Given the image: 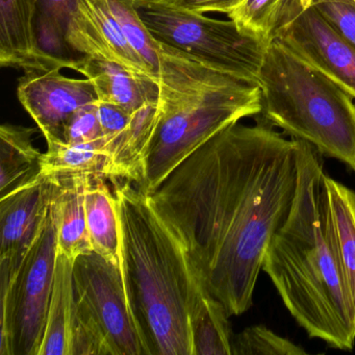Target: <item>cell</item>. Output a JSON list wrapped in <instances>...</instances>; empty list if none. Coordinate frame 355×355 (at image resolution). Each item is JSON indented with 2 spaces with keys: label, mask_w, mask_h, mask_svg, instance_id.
Segmentation results:
<instances>
[{
  "label": "cell",
  "mask_w": 355,
  "mask_h": 355,
  "mask_svg": "<svg viewBox=\"0 0 355 355\" xmlns=\"http://www.w3.org/2000/svg\"><path fill=\"white\" fill-rule=\"evenodd\" d=\"M66 39L74 53L113 62L139 78L153 80L126 41L109 0H78Z\"/></svg>",
  "instance_id": "cell-12"
},
{
  "label": "cell",
  "mask_w": 355,
  "mask_h": 355,
  "mask_svg": "<svg viewBox=\"0 0 355 355\" xmlns=\"http://www.w3.org/2000/svg\"><path fill=\"white\" fill-rule=\"evenodd\" d=\"M103 130L97 117L96 103L80 107L68 123L65 143L86 144L103 138Z\"/></svg>",
  "instance_id": "cell-29"
},
{
  "label": "cell",
  "mask_w": 355,
  "mask_h": 355,
  "mask_svg": "<svg viewBox=\"0 0 355 355\" xmlns=\"http://www.w3.org/2000/svg\"><path fill=\"white\" fill-rule=\"evenodd\" d=\"M53 182L41 175L0 200V268L16 276L42 232L51 211Z\"/></svg>",
  "instance_id": "cell-11"
},
{
  "label": "cell",
  "mask_w": 355,
  "mask_h": 355,
  "mask_svg": "<svg viewBox=\"0 0 355 355\" xmlns=\"http://www.w3.org/2000/svg\"><path fill=\"white\" fill-rule=\"evenodd\" d=\"M297 186V139L259 120L218 132L149 195L184 239L207 290L240 315L252 306L266 250Z\"/></svg>",
  "instance_id": "cell-1"
},
{
  "label": "cell",
  "mask_w": 355,
  "mask_h": 355,
  "mask_svg": "<svg viewBox=\"0 0 355 355\" xmlns=\"http://www.w3.org/2000/svg\"><path fill=\"white\" fill-rule=\"evenodd\" d=\"M121 268L130 307L150 355H193L191 315L207 290L178 230L148 193L111 180Z\"/></svg>",
  "instance_id": "cell-3"
},
{
  "label": "cell",
  "mask_w": 355,
  "mask_h": 355,
  "mask_svg": "<svg viewBox=\"0 0 355 355\" xmlns=\"http://www.w3.org/2000/svg\"><path fill=\"white\" fill-rule=\"evenodd\" d=\"M163 114L159 97L132 113L128 128L109 140L112 155L109 180H125L140 186L145 159Z\"/></svg>",
  "instance_id": "cell-17"
},
{
  "label": "cell",
  "mask_w": 355,
  "mask_h": 355,
  "mask_svg": "<svg viewBox=\"0 0 355 355\" xmlns=\"http://www.w3.org/2000/svg\"><path fill=\"white\" fill-rule=\"evenodd\" d=\"M53 209L15 279L1 275L0 355H39L57 261Z\"/></svg>",
  "instance_id": "cell-7"
},
{
  "label": "cell",
  "mask_w": 355,
  "mask_h": 355,
  "mask_svg": "<svg viewBox=\"0 0 355 355\" xmlns=\"http://www.w3.org/2000/svg\"><path fill=\"white\" fill-rule=\"evenodd\" d=\"M136 6L145 26L159 42L257 84L266 41L243 32L232 19L225 21L180 11L161 0H142Z\"/></svg>",
  "instance_id": "cell-6"
},
{
  "label": "cell",
  "mask_w": 355,
  "mask_h": 355,
  "mask_svg": "<svg viewBox=\"0 0 355 355\" xmlns=\"http://www.w3.org/2000/svg\"><path fill=\"white\" fill-rule=\"evenodd\" d=\"M111 164L109 140L105 137L86 144L49 143L46 153H43L41 175L51 178L101 175L109 180Z\"/></svg>",
  "instance_id": "cell-21"
},
{
  "label": "cell",
  "mask_w": 355,
  "mask_h": 355,
  "mask_svg": "<svg viewBox=\"0 0 355 355\" xmlns=\"http://www.w3.org/2000/svg\"><path fill=\"white\" fill-rule=\"evenodd\" d=\"M155 82L163 114L138 187L148 194L218 132L261 110L259 85L164 43Z\"/></svg>",
  "instance_id": "cell-4"
},
{
  "label": "cell",
  "mask_w": 355,
  "mask_h": 355,
  "mask_svg": "<svg viewBox=\"0 0 355 355\" xmlns=\"http://www.w3.org/2000/svg\"><path fill=\"white\" fill-rule=\"evenodd\" d=\"M76 296L92 311L109 340L114 355H150L135 319L121 266L95 251L74 261Z\"/></svg>",
  "instance_id": "cell-8"
},
{
  "label": "cell",
  "mask_w": 355,
  "mask_h": 355,
  "mask_svg": "<svg viewBox=\"0 0 355 355\" xmlns=\"http://www.w3.org/2000/svg\"><path fill=\"white\" fill-rule=\"evenodd\" d=\"M232 355H301L306 351L265 325L246 328L232 338Z\"/></svg>",
  "instance_id": "cell-27"
},
{
  "label": "cell",
  "mask_w": 355,
  "mask_h": 355,
  "mask_svg": "<svg viewBox=\"0 0 355 355\" xmlns=\"http://www.w3.org/2000/svg\"><path fill=\"white\" fill-rule=\"evenodd\" d=\"M18 99L45 137L47 144L63 142L72 116L98 101L88 78H67L61 68L33 70L20 78Z\"/></svg>",
  "instance_id": "cell-10"
},
{
  "label": "cell",
  "mask_w": 355,
  "mask_h": 355,
  "mask_svg": "<svg viewBox=\"0 0 355 355\" xmlns=\"http://www.w3.org/2000/svg\"><path fill=\"white\" fill-rule=\"evenodd\" d=\"M74 261L58 253L46 327L39 355H69L70 330L73 317Z\"/></svg>",
  "instance_id": "cell-20"
},
{
  "label": "cell",
  "mask_w": 355,
  "mask_h": 355,
  "mask_svg": "<svg viewBox=\"0 0 355 355\" xmlns=\"http://www.w3.org/2000/svg\"><path fill=\"white\" fill-rule=\"evenodd\" d=\"M72 70L92 83L98 101L118 105L130 114L159 97L157 82L139 78L113 62L82 55Z\"/></svg>",
  "instance_id": "cell-14"
},
{
  "label": "cell",
  "mask_w": 355,
  "mask_h": 355,
  "mask_svg": "<svg viewBox=\"0 0 355 355\" xmlns=\"http://www.w3.org/2000/svg\"><path fill=\"white\" fill-rule=\"evenodd\" d=\"M135 3H140V1H142V0H134Z\"/></svg>",
  "instance_id": "cell-33"
},
{
  "label": "cell",
  "mask_w": 355,
  "mask_h": 355,
  "mask_svg": "<svg viewBox=\"0 0 355 355\" xmlns=\"http://www.w3.org/2000/svg\"><path fill=\"white\" fill-rule=\"evenodd\" d=\"M288 0H240L228 17L247 34L269 42Z\"/></svg>",
  "instance_id": "cell-25"
},
{
  "label": "cell",
  "mask_w": 355,
  "mask_h": 355,
  "mask_svg": "<svg viewBox=\"0 0 355 355\" xmlns=\"http://www.w3.org/2000/svg\"><path fill=\"white\" fill-rule=\"evenodd\" d=\"M87 178H49L53 182L51 209L55 217L58 253L72 261L92 250L87 226Z\"/></svg>",
  "instance_id": "cell-16"
},
{
  "label": "cell",
  "mask_w": 355,
  "mask_h": 355,
  "mask_svg": "<svg viewBox=\"0 0 355 355\" xmlns=\"http://www.w3.org/2000/svg\"><path fill=\"white\" fill-rule=\"evenodd\" d=\"M37 0H0V65L24 72L68 68L41 49L36 31Z\"/></svg>",
  "instance_id": "cell-13"
},
{
  "label": "cell",
  "mask_w": 355,
  "mask_h": 355,
  "mask_svg": "<svg viewBox=\"0 0 355 355\" xmlns=\"http://www.w3.org/2000/svg\"><path fill=\"white\" fill-rule=\"evenodd\" d=\"M166 5L195 14L232 13L240 0H161Z\"/></svg>",
  "instance_id": "cell-31"
},
{
  "label": "cell",
  "mask_w": 355,
  "mask_h": 355,
  "mask_svg": "<svg viewBox=\"0 0 355 355\" xmlns=\"http://www.w3.org/2000/svg\"><path fill=\"white\" fill-rule=\"evenodd\" d=\"M109 5L128 44L146 66L153 80H157L161 63V43L145 26L134 0H109Z\"/></svg>",
  "instance_id": "cell-24"
},
{
  "label": "cell",
  "mask_w": 355,
  "mask_h": 355,
  "mask_svg": "<svg viewBox=\"0 0 355 355\" xmlns=\"http://www.w3.org/2000/svg\"><path fill=\"white\" fill-rule=\"evenodd\" d=\"M69 355H114L101 324L84 301L76 296L70 330Z\"/></svg>",
  "instance_id": "cell-26"
},
{
  "label": "cell",
  "mask_w": 355,
  "mask_h": 355,
  "mask_svg": "<svg viewBox=\"0 0 355 355\" xmlns=\"http://www.w3.org/2000/svg\"><path fill=\"white\" fill-rule=\"evenodd\" d=\"M261 120L355 173V103L327 76L273 38L257 74Z\"/></svg>",
  "instance_id": "cell-5"
},
{
  "label": "cell",
  "mask_w": 355,
  "mask_h": 355,
  "mask_svg": "<svg viewBox=\"0 0 355 355\" xmlns=\"http://www.w3.org/2000/svg\"><path fill=\"white\" fill-rule=\"evenodd\" d=\"M323 155L297 140L298 186L290 215L273 234L263 268L284 306L311 338L351 351L355 319L326 227Z\"/></svg>",
  "instance_id": "cell-2"
},
{
  "label": "cell",
  "mask_w": 355,
  "mask_h": 355,
  "mask_svg": "<svg viewBox=\"0 0 355 355\" xmlns=\"http://www.w3.org/2000/svg\"><path fill=\"white\" fill-rule=\"evenodd\" d=\"M273 38L355 98V47L326 21L311 0H288Z\"/></svg>",
  "instance_id": "cell-9"
},
{
  "label": "cell",
  "mask_w": 355,
  "mask_h": 355,
  "mask_svg": "<svg viewBox=\"0 0 355 355\" xmlns=\"http://www.w3.org/2000/svg\"><path fill=\"white\" fill-rule=\"evenodd\" d=\"M319 1H321V0H311V3H313V5H315V3H319Z\"/></svg>",
  "instance_id": "cell-32"
},
{
  "label": "cell",
  "mask_w": 355,
  "mask_h": 355,
  "mask_svg": "<svg viewBox=\"0 0 355 355\" xmlns=\"http://www.w3.org/2000/svg\"><path fill=\"white\" fill-rule=\"evenodd\" d=\"M78 0H37L36 31L39 45L51 57L66 62L71 69L78 58L68 44L67 31Z\"/></svg>",
  "instance_id": "cell-23"
},
{
  "label": "cell",
  "mask_w": 355,
  "mask_h": 355,
  "mask_svg": "<svg viewBox=\"0 0 355 355\" xmlns=\"http://www.w3.org/2000/svg\"><path fill=\"white\" fill-rule=\"evenodd\" d=\"M96 107L97 117L105 138L114 139L119 136L132 119V114L118 105L97 101Z\"/></svg>",
  "instance_id": "cell-30"
},
{
  "label": "cell",
  "mask_w": 355,
  "mask_h": 355,
  "mask_svg": "<svg viewBox=\"0 0 355 355\" xmlns=\"http://www.w3.org/2000/svg\"><path fill=\"white\" fill-rule=\"evenodd\" d=\"M326 227L355 319V192L327 173Z\"/></svg>",
  "instance_id": "cell-15"
},
{
  "label": "cell",
  "mask_w": 355,
  "mask_h": 355,
  "mask_svg": "<svg viewBox=\"0 0 355 355\" xmlns=\"http://www.w3.org/2000/svg\"><path fill=\"white\" fill-rule=\"evenodd\" d=\"M313 6L326 21L355 47V0H321Z\"/></svg>",
  "instance_id": "cell-28"
},
{
  "label": "cell",
  "mask_w": 355,
  "mask_h": 355,
  "mask_svg": "<svg viewBox=\"0 0 355 355\" xmlns=\"http://www.w3.org/2000/svg\"><path fill=\"white\" fill-rule=\"evenodd\" d=\"M107 178H87L86 216L92 250L116 266H121L119 218L115 195Z\"/></svg>",
  "instance_id": "cell-19"
},
{
  "label": "cell",
  "mask_w": 355,
  "mask_h": 355,
  "mask_svg": "<svg viewBox=\"0 0 355 355\" xmlns=\"http://www.w3.org/2000/svg\"><path fill=\"white\" fill-rule=\"evenodd\" d=\"M36 130L3 124L0 128V197L7 196L41 178L42 157L34 145Z\"/></svg>",
  "instance_id": "cell-18"
},
{
  "label": "cell",
  "mask_w": 355,
  "mask_h": 355,
  "mask_svg": "<svg viewBox=\"0 0 355 355\" xmlns=\"http://www.w3.org/2000/svg\"><path fill=\"white\" fill-rule=\"evenodd\" d=\"M230 313L221 301L205 291L191 315L193 355H232Z\"/></svg>",
  "instance_id": "cell-22"
}]
</instances>
